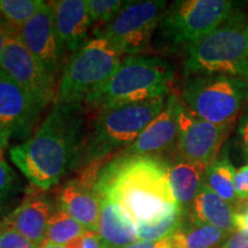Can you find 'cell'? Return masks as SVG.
Returning <instances> with one entry per match:
<instances>
[{"label":"cell","instance_id":"obj_4","mask_svg":"<svg viewBox=\"0 0 248 248\" xmlns=\"http://www.w3.org/2000/svg\"><path fill=\"white\" fill-rule=\"evenodd\" d=\"M186 77L226 75L248 82V22L235 11L221 27L187 48Z\"/></svg>","mask_w":248,"mask_h":248},{"label":"cell","instance_id":"obj_27","mask_svg":"<svg viewBox=\"0 0 248 248\" xmlns=\"http://www.w3.org/2000/svg\"><path fill=\"white\" fill-rule=\"evenodd\" d=\"M0 248H39L14 229L0 224Z\"/></svg>","mask_w":248,"mask_h":248},{"label":"cell","instance_id":"obj_14","mask_svg":"<svg viewBox=\"0 0 248 248\" xmlns=\"http://www.w3.org/2000/svg\"><path fill=\"white\" fill-rule=\"evenodd\" d=\"M40 110L35 99L0 69V125L12 135L29 132Z\"/></svg>","mask_w":248,"mask_h":248},{"label":"cell","instance_id":"obj_22","mask_svg":"<svg viewBox=\"0 0 248 248\" xmlns=\"http://www.w3.org/2000/svg\"><path fill=\"white\" fill-rule=\"evenodd\" d=\"M237 170L229 160L226 153H223L221 157H217L214 162L206 169L204 183L210 190L231 203L233 208L239 203L234 190V176Z\"/></svg>","mask_w":248,"mask_h":248},{"label":"cell","instance_id":"obj_21","mask_svg":"<svg viewBox=\"0 0 248 248\" xmlns=\"http://www.w3.org/2000/svg\"><path fill=\"white\" fill-rule=\"evenodd\" d=\"M228 233L213 225L191 222L170 235L172 248H216Z\"/></svg>","mask_w":248,"mask_h":248},{"label":"cell","instance_id":"obj_2","mask_svg":"<svg viewBox=\"0 0 248 248\" xmlns=\"http://www.w3.org/2000/svg\"><path fill=\"white\" fill-rule=\"evenodd\" d=\"M94 188L100 199L125 209L136 224L178 207L170 190L169 163L159 156L121 154L99 170Z\"/></svg>","mask_w":248,"mask_h":248},{"label":"cell","instance_id":"obj_38","mask_svg":"<svg viewBox=\"0 0 248 248\" xmlns=\"http://www.w3.org/2000/svg\"><path fill=\"white\" fill-rule=\"evenodd\" d=\"M40 248H62V246H59V245H55L53 243H51V241L45 240L42 246H40Z\"/></svg>","mask_w":248,"mask_h":248},{"label":"cell","instance_id":"obj_33","mask_svg":"<svg viewBox=\"0 0 248 248\" xmlns=\"http://www.w3.org/2000/svg\"><path fill=\"white\" fill-rule=\"evenodd\" d=\"M17 32L16 28H14L12 24H9L7 21L0 16V55H1L4 47L9 39V37L15 35Z\"/></svg>","mask_w":248,"mask_h":248},{"label":"cell","instance_id":"obj_13","mask_svg":"<svg viewBox=\"0 0 248 248\" xmlns=\"http://www.w3.org/2000/svg\"><path fill=\"white\" fill-rule=\"evenodd\" d=\"M99 170L89 171L83 179L69 181L59 188L57 193V209L68 214L86 229L98 232L101 214L100 197L94 188Z\"/></svg>","mask_w":248,"mask_h":248},{"label":"cell","instance_id":"obj_10","mask_svg":"<svg viewBox=\"0 0 248 248\" xmlns=\"http://www.w3.org/2000/svg\"><path fill=\"white\" fill-rule=\"evenodd\" d=\"M177 148L178 156L188 162L208 168L218 157L231 126H219L192 114L177 100Z\"/></svg>","mask_w":248,"mask_h":248},{"label":"cell","instance_id":"obj_29","mask_svg":"<svg viewBox=\"0 0 248 248\" xmlns=\"http://www.w3.org/2000/svg\"><path fill=\"white\" fill-rule=\"evenodd\" d=\"M234 190L238 200L248 201V163L235 171Z\"/></svg>","mask_w":248,"mask_h":248},{"label":"cell","instance_id":"obj_28","mask_svg":"<svg viewBox=\"0 0 248 248\" xmlns=\"http://www.w3.org/2000/svg\"><path fill=\"white\" fill-rule=\"evenodd\" d=\"M17 182V176L4 156H0V202L13 192Z\"/></svg>","mask_w":248,"mask_h":248},{"label":"cell","instance_id":"obj_31","mask_svg":"<svg viewBox=\"0 0 248 248\" xmlns=\"http://www.w3.org/2000/svg\"><path fill=\"white\" fill-rule=\"evenodd\" d=\"M219 248H248V230H235Z\"/></svg>","mask_w":248,"mask_h":248},{"label":"cell","instance_id":"obj_30","mask_svg":"<svg viewBox=\"0 0 248 248\" xmlns=\"http://www.w3.org/2000/svg\"><path fill=\"white\" fill-rule=\"evenodd\" d=\"M238 144L243 157L248 161V101L238 124Z\"/></svg>","mask_w":248,"mask_h":248},{"label":"cell","instance_id":"obj_9","mask_svg":"<svg viewBox=\"0 0 248 248\" xmlns=\"http://www.w3.org/2000/svg\"><path fill=\"white\" fill-rule=\"evenodd\" d=\"M166 6L163 0L130 1L99 35L106 37L122 54L135 57L148 47Z\"/></svg>","mask_w":248,"mask_h":248},{"label":"cell","instance_id":"obj_7","mask_svg":"<svg viewBox=\"0 0 248 248\" xmlns=\"http://www.w3.org/2000/svg\"><path fill=\"white\" fill-rule=\"evenodd\" d=\"M182 97L185 107L199 119L231 126L248 99V82L226 75L190 77Z\"/></svg>","mask_w":248,"mask_h":248},{"label":"cell","instance_id":"obj_8","mask_svg":"<svg viewBox=\"0 0 248 248\" xmlns=\"http://www.w3.org/2000/svg\"><path fill=\"white\" fill-rule=\"evenodd\" d=\"M237 11L228 0H181L164 12L161 31L172 46L187 49L207 37Z\"/></svg>","mask_w":248,"mask_h":248},{"label":"cell","instance_id":"obj_6","mask_svg":"<svg viewBox=\"0 0 248 248\" xmlns=\"http://www.w3.org/2000/svg\"><path fill=\"white\" fill-rule=\"evenodd\" d=\"M123 54L106 37L98 35L74 52L63 67L55 104L82 105L122 62Z\"/></svg>","mask_w":248,"mask_h":248},{"label":"cell","instance_id":"obj_11","mask_svg":"<svg viewBox=\"0 0 248 248\" xmlns=\"http://www.w3.org/2000/svg\"><path fill=\"white\" fill-rule=\"evenodd\" d=\"M0 69L26 90L42 109L57 97L55 78L22 44L17 32L6 43L0 55Z\"/></svg>","mask_w":248,"mask_h":248},{"label":"cell","instance_id":"obj_12","mask_svg":"<svg viewBox=\"0 0 248 248\" xmlns=\"http://www.w3.org/2000/svg\"><path fill=\"white\" fill-rule=\"evenodd\" d=\"M22 44L54 78L63 64L66 49L57 35L52 2L44 5L17 30Z\"/></svg>","mask_w":248,"mask_h":248},{"label":"cell","instance_id":"obj_24","mask_svg":"<svg viewBox=\"0 0 248 248\" xmlns=\"http://www.w3.org/2000/svg\"><path fill=\"white\" fill-rule=\"evenodd\" d=\"M85 233L86 229L73 217L60 209H54L49 217L45 240L59 246H64L75 238L83 237Z\"/></svg>","mask_w":248,"mask_h":248},{"label":"cell","instance_id":"obj_5","mask_svg":"<svg viewBox=\"0 0 248 248\" xmlns=\"http://www.w3.org/2000/svg\"><path fill=\"white\" fill-rule=\"evenodd\" d=\"M164 97L102 110L84 141L80 164H92L130 146L166 106Z\"/></svg>","mask_w":248,"mask_h":248},{"label":"cell","instance_id":"obj_1","mask_svg":"<svg viewBox=\"0 0 248 248\" xmlns=\"http://www.w3.org/2000/svg\"><path fill=\"white\" fill-rule=\"evenodd\" d=\"M84 141L82 105L55 104L36 132L9 150V157L31 184L47 191L80 166Z\"/></svg>","mask_w":248,"mask_h":248},{"label":"cell","instance_id":"obj_35","mask_svg":"<svg viewBox=\"0 0 248 248\" xmlns=\"http://www.w3.org/2000/svg\"><path fill=\"white\" fill-rule=\"evenodd\" d=\"M82 248H102L101 241L99 239L97 232L86 231L83 237V247Z\"/></svg>","mask_w":248,"mask_h":248},{"label":"cell","instance_id":"obj_15","mask_svg":"<svg viewBox=\"0 0 248 248\" xmlns=\"http://www.w3.org/2000/svg\"><path fill=\"white\" fill-rule=\"evenodd\" d=\"M177 100L175 94L169 95L161 113L144 129L136 141L125 148L123 154L156 156L170 150L177 142Z\"/></svg>","mask_w":248,"mask_h":248},{"label":"cell","instance_id":"obj_16","mask_svg":"<svg viewBox=\"0 0 248 248\" xmlns=\"http://www.w3.org/2000/svg\"><path fill=\"white\" fill-rule=\"evenodd\" d=\"M53 207L43 195L31 194L23 202L4 218L0 224L20 232L37 247L42 246L46 239V231Z\"/></svg>","mask_w":248,"mask_h":248},{"label":"cell","instance_id":"obj_36","mask_svg":"<svg viewBox=\"0 0 248 248\" xmlns=\"http://www.w3.org/2000/svg\"><path fill=\"white\" fill-rule=\"evenodd\" d=\"M12 137L11 131L0 125V156H4V152L8 146L9 139Z\"/></svg>","mask_w":248,"mask_h":248},{"label":"cell","instance_id":"obj_26","mask_svg":"<svg viewBox=\"0 0 248 248\" xmlns=\"http://www.w3.org/2000/svg\"><path fill=\"white\" fill-rule=\"evenodd\" d=\"M128 2L122 0H86L92 23H109L122 11L124 6L128 5Z\"/></svg>","mask_w":248,"mask_h":248},{"label":"cell","instance_id":"obj_17","mask_svg":"<svg viewBox=\"0 0 248 248\" xmlns=\"http://www.w3.org/2000/svg\"><path fill=\"white\" fill-rule=\"evenodd\" d=\"M57 35L66 51L76 52L86 42L92 20L86 0L52 1Z\"/></svg>","mask_w":248,"mask_h":248},{"label":"cell","instance_id":"obj_23","mask_svg":"<svg viewBox=\"0 0 248 248\" xmlns=\"http://www.w3.org/2000/svg\"><path fill=\"white\" fill-rule=\"evenodd\" d=\"M185 216L177 207L148 221L137 223L138 241H159L169 238L182 228Z\"/></svg>","mask_w":248,"mask_h":248},{"label":"cell","instance_id":"obj_37","mask_svg":"<svg viewBox=\"0 0 248 248\" xmlns=\"http://www.w3.org/2000/svg\"><path fill=\"white\" fill-rule=\"evenodd\" d=\"M84 237V235H83ZM83 237H78L69 241L67 245L62 246V248H82L83 247Z\"/></svg>","mask_w":248,"mask_h":248},{"label":"cell","instance_id":"obj_34","mask_svg":"<svg viewBox=\"0 0 248 248\" xmlns=\"http://www.w3.org/2000/svg\"><path fill=\"white\" fill-rule=\"evenodd\" d=\"M121 248H172V244L169 237L159 241H137Z\"/></svg>","mask_w":248,"mask_h":248},{"label":"cell","instance_id":"obj_25","mask_svg":"<svg viewBox=\"0 0 248 248\" xmlns=\"http://www.w3.org/2000/svg\"><path fill=\"white\" fill-rule=\"evenodd\" d=\"M42 0H0V16L18 30L39 11Z\"/></svg>","mask_w":248,"mask_h":248},{"label":"cell","instance_id":"obj_3","mask_svg":"<svg viewBox=\"0 0 248 248\" xmlns=\"http://www.w3.org/2000/svg\"><path fill=\"white\" fill-rule=\"evenodd\" d=\"M173 79L168 61L156 57H129L106 82L84 100L100 111L122 105L166 97Z\"/></svg>","mask_w":248,"mask_h":248},{"label":"cell","instance_id":"obj_18","mask_svg":"<svg viewBox=\"0 0 248 248\" xmlns=\"http://www.w3.org/2000/svg\"><path fill=\"white\" fill-rule=\"evenodd\" d=\"M101 214L98 235L102 248H121L137 243V228L131 216L120 204L100 199Z\"/></svg>","mask_w":248,"mask_h":248},{"label":"cell","instance_id":"obj_20","mask_svg":"<svg viewBox=\"0 0 248 248\" xmlns=\"http://www.w3.org/2000/svg\"><path fill=\"white\" fill-rule=\"evenodd\" d=\"M187 215L190 221L197 224L213 225L228 234L235 231L233 206L219 198L206 183L192 203Z\"/></svg>","mask_w":248,"mask_h":248},{"label":"cell","instance_id":"obj_32","mask_svg":"<svg viewBox=\"0 0 248 248\" xmlns=\"http://www.w3.org/2000/svg\"><path fill=\"white\" fill-rule=\"evenodd\" d=\"M238 210L234 212V229L235 230H248V201L238 203Z\"/></svg>","mask_w":248,"mask_h":248},{"label":"cell","instance_id":"obj_19","mask_svg":"<svg viewBox=\"0 0 248 248\" xmlns=\"http://www.w3.org/2000/svg\"><path fill=\"white\" fill-rule=\"evenodd\" d=\"M206 169L200 164L188 162L181 156L169 164V184L176 203L185 215L204 185Z\"/></svg>","mask_w":248,"mask_h":248}]
</instances>
